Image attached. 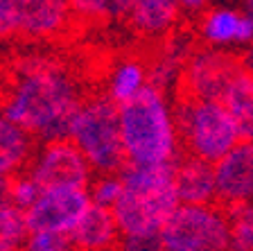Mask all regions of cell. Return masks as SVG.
Masks as SVG:
<instances>
[{
  "label": "cell",
  "mask_w": 253,
  "mask_h": 251,
  "mask_svg": "<svg viewBox=\"0 0 253 251\" xmlns=\"http://www.w3.org/2000/svg\"><path fill=\"white\" fill-rule=\"evenodd\" d=\"M82 75L57 54H11L0 63L2 118L45 143L70 138L79 106L95 95L79 84Z\"/></svg>",
  "instance_id": "obj_1"
},
{
  "label": "cell",
  "mask_w": 253,
  "mask_h": 251,
  "mask_svg": "<svg viewBox=\"0 0 253 251\" xmlns=\"http://www.w3.org/2000/svg\"><path fill=\"white\" fill-rule=\"evenodd\" d=\"M118 177L122 181V195L113 206L118 229L126 238L161 236L172 213L179 208L174 188V163H126Z\"/></svg>",
  "instance_id": "obj_2"
},
{
  "label": "cell",
  "mask_w": 253,
  "mask_h": 251,
  "mask_svg": "<svg viewBox=\"0 0 253 251\" xmlns=\"http://www.w3.org/2000/svg\"><path fill=\"white\" fill-rule=\"evenodd\" d=\"M122 143L129 163L163 165L174 158V127L163 93L145 84L133 98L118 104Z\"/></svg>",
  "instance_id": "obj_3"
},
{
  "label": "cell",
  "mask_w": 253,
  "mask_h": 251,
  "mask_svg": "<svg viewBox=\"0 0 253 251\" xmlns=\"http://www.w3.org/2000/svg\"><path fill=\"white\" fill-rule=\"evenodd\" d=\"M174 154L212 163L226 156L240 141V129L219 102H195L174 95Z\"/></svg>",
  "instance_id": "obj_4"
},
{
  "label": "cell",
  "mask_w": 253,
  "mask_h": 251,
  "mask_svg": "<svg viewBox=\"0 0 253 251\" xmlns=\"http://www.w3.org/2000/svg\"><path fill=\"white\" fill-rule=\"evenodd\" d=\"M70 141L100 177H118L129 163L122 143L120 109L109 93H95L79 106Z\"/></svg>",
  "instance_id": "obj_5"
},
{
  "label": "cell",
  "mask_w": 253,
  "mask_h": 251,
  "mask_svg": "<svg viewBox=\"0 0 253 251\" xmlns=\"http://www.w3.org/2000/svg\"><path fill=\"white\" fill-rule=\"evenodd\" d=\"M163 251H228L231 231L217 206H183L172 213L161 231Z\"/></svg>",
  "instance_id": "obj_6"
},
{
  "label": "cell",
  "mask_w": 253,
  "mask_h": 251,
  "mask_svg": "<svg viewBox=\"0 0 253 251\" xmlns=\"http://www.w3.org/2000/svg\"><path fill=\"white\" fill-rule=\"evenodd\" d=\"M242 70V50H215V48L197 50L181 63L174 95L195 102H219L228 84Z\"/></svg>",
  "instance_id": "obj_7"
},
{
  "label": "cell",
  "mask_w": 253,
  "mask_h": 251,
  "mask_svg": "<svg viewBox=\"0 0 253 251\" xmlns=\"http://www.w3.org/2000/svg\"><path fill=\"white\" fill-rule=\"evenodd\" d=\"M41 193L59 188H84L90 183V165L70 138L50 141L41 147L34 163L27 165Z\"/></svg>",
  "instance_id": "obj_8"
},
{
  "label": "cell",
  "mask_w": 253,
  "mask_h": 251,
  "mask_svg": "<svg viewBox=\"0 0 253 251\" xmlns=\"http://www.w3.org/2000/svg\"><path fill=\"white\" fill-rule=\"evenodd\" d=\"M88 204V190L84 188L45 190L25 210L27 236L50 233V231H73Z\"/></svg>",
  "instance_id": "obj_9"
},
{
  "label": "cell",
  "mask_w": 253,
  "mask_h": 251,
  "mask_svg": "<svg viewBox=\"0 0 253 251\" xmlns=\"http://www.w3.org/2000/svg\"><path fill=\"white\" fill-rule=\"evenodd\" d=\"M217 208L247 204L253 197V141L240 138L231 152L215 163Z\"/></svg>",
  "instance_id": "obj_10"
},
{
  "label": "cell",
  "mask_w": 253,
  "mask_h": 251,
  "mask_svg": "<svg viewBox=\"0 0 253 251\" xmlns=\"http://www.w3.org/2000/svg\"><path fill=\"white\" fill-rule=\"evenodd\" d=\"M79 30L70 2L52 0H21V34L18 39H54L59 34Z\"/></svg>",
  "instance_id": "obj_11"
},
{
  "label": "cell",
  "mask_w": 253,
  "mask_h": 251,
  "mask_svg": "<svg viewBox=\"0 0 253 251\" xmlns=\"http://www.w3.org/2000/svg\"><path fill=\"white\" fill-rule=\"evenodd\" d=\"M174 188L183 206H215V165L188 154H174Z\"/></svg>",
  "instance_id": "obj_12"
},
{
  "label": "cell",
  "mask_w": 253,
  "mask_h": 251,
  "mask_svg": "<svg viewBox=\"0 0 253 251\" xmlns=\"http://www.w3.org/2000/svg\"><path fill=\"white\" fill-rule=\"evenodd\" d=\"M70 236L73 251H113L120 242V229L113 208L90 201Z\"/></svg>",
  "instance_id": "obj_13"
},
{
  "label": "cell",
  "mask_w": 253,
  "mask_h": 251,
  "mask_svg": "<svg viewBox=\"0 0 253 251\" xmlns=\"http://www.w3.org/2000/svg\"><path fill=\"white\" fill-rule=\"evenodd\" d=\"M197 34L211 43L228 41H249L253 39V21L242 11L231 9H211L195 16Z\"/></svg>",
  "instance_id": "obj_14"
},
{
  "label": "cell",
  "mask_w": 253,
  "mask_h": 251,
  "mask_svg": "<svg viewBox=\"0 0 253 251\" xmlns=\"http://www.w3.org/2000/svg\"><path fill=\"white\" fill-rule=\"evenodd\" d=\"M181 18V5L169 0H142L131 2V9L125 16L136 34L149 37V34H163Z\"/></svg>",
  "instance_id": "obj_15"
},
{
  "label": "cell",
  "mask_w": 253,
  "mask_h": 251,
  "mask_svg": "<svg viewBox=\"0 0 253 251\" xmlns=\"http://www.w3.org/2000/svg\"><path fill=\"white\" fill-rule=\"evenodd\" d=\"M219 104L235 120L237 129H240V138L253 141V73L251 70L244 68L228 84V89L224 91Z\"/></svg>",
  "instance_id": "obj_16"
},
{
  "label": "cell",
  "mask_w": 253,
  "mask_h": 251,
  "mask_svg": "<svg viewBox=\"0 0 253 251\" xmlns=\"http://www.w3.org/2000/svg\"><path fill=\"white\" fill-rule=\"evenodd\" d=\"M32 158V136L0 115V179L25 170Z\"/></svg>",
  "instance_id": "obj_17"
},
{
  "label": "cell",
  "mask_w": 253,
  "mask_h": 251,
  "mask_svg": "<svg viewBox=\"0 0 253 251\" xmlns=\"http://www.w3.org/2000/svg\"><path fill=\"white\" fill-rule=\"evenodd\" d=\"M147 84V66L140 59H126L111 73V86H109V98L122 104L129 98L138 93Z\"/></svg>",
  "instance_id": "obj_18"
},
{
  "label": "cell",
  "mask_w": 253,
  "mask_h": 251,
  "mask_svg": "<svg viewBox=\"0 0 253 251\" xmlns=\"http://www.w3.org/2000/svg\"><path fill=\"white\" fill-rule=\"evenodd\" d=\"M23 240H27L25 213L0 195V251L21 249Z\"/></svg>",
  "instance_id": "obj_19"
},
{
  "label": "cell",
  "mask_w": 253,
  "mask_h": 251,
  "mask_svg": "<svg viewBox=\"0 0 253 251\" xmlns=\"http://www.w3.org/2000/svg\"><path fill=\"white\" fill-rule=\"evenodd\" d=\"M231 231V251H253V204L221 208Z\"/></svg>",
  "instance_id": "obj_20"
},
{
  "label": "cell",
  "mask_w": 253,
  "mask_h": 251,
  "mask_svg": "<svg viewBox=\"0 0 253 251\" xmlns=\"http://www.w3.org/2000/svg\"><path fill=\"white\" fill-rule=\"evenodd\" d=\"M23 251H73V236L70 231L34 233V236H27Z\"/></svg>",
  "instance_id": "obj_21"
},
{
  "label": "cell",
  "mask_w": 253,
  "mask_h": 251,
  "mask_svg": "<svg viewBox=\"0 0 253 251\" xmlns=\"http://www.w3.org/2000/svg\"><path fill=\"white\" fill-rule=\"evenodd\" d=\"M88 193H90L88 199L93 204L113 208L118 197L122 195V181H120V177H100L88 183Z\"/></svg>",
  "instance_id": "obj_22"
},
{
  "label": "cell",
  "mask_w": 253,
  "mask_h": 251,
  "mask_svg": "<svg viewBox=\"0 0 253 251\" xmlns=\"http://www.w3.org/2000/svg\"><path fill=\"white\" fill-rule=\"evenodd\" d=\"M21 34V0H0V41Z\"/></svg>",
  "instance_id": "obj_23"
},
{
  "label": "cell",
  "mask_w": 253,
  "mask_h": 251,
  "mask_svg": "<svg viewBox=\"0 0 253 251\" xmlns=\"http://www.w3.org/2000/svg\"><path fill=\"white\" fill-rule=\"evenodd\" d=\"M116 251H163L161 236H147V238H122L118 242Z\"/></svg>",
  "instance_id": "obj_24"
},
{
  "label": "cell",
  "mask_w": 253,
  "mask_h": 251,
  "mask_svg": "<svg viewBox=\"0 0 253 251\" xmlns=\"http://www.w3.org/2000/svg\"><path fill=\"white\" fill-rule=\"evenodd\" d=\"M242 59H244V68L253 73V43H251V48L242 50Z\"/></svg>",
  "instance_id": "obj_25"
},
{
  "label": "cell",
  "mask_w": 253,
  "mask_h": 251,
  "mask_svg": "<svg viewBox=\"0 0 253 251\" xmlns=\"http://www.w3.org/2000/svg\"><path fill=\"white\" fill-rule=\"evenodd\" d=\"M244 16H247V18H251L253 21V2H247V5H244V11H242Z\"/></svg>",
  "instance_id": "obj_26"
},
{
  "label": "cell",
  "mask_w": 253,
  "mask_h": 251,
  "mask_svg": "<svg viewBox=\"0 0 253 251\" xmlns=\"http://www.w3.org/2000/svg\"><path fill=\"white\" fill-rule=\"evenodd\" d=\"M113 251H116V249H113Z\"/></svg>",
  "instance_id": "obj_27"
}]
</instances>
